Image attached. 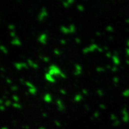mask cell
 Returning <instances> with one entry per match:
<instances>
[{
    "label": "cell",
    "instance_id": "obj_1",
    "mask_svg": "<svg viewBox=\"0 0 129 129\" xmlns=\"http://www.w3.org/2000/svg\"><path fill=\"white\" fill-rule=\"evenodd\" d=\"M47 73L50 74L51 76L55 77L56 79L60 78V79L65 80L67 78V73L63 71L61 67L55 63H53L49 64L48 67V70H47Z\"/></svg>",
    "mask_w": 129,
    "mask_h": 129
},
{
    "label": "cell",
    "instance_id": "obj_2",
    "mask_svg": "<svg viewBox=\"0 0 129 129\" xmlns=\"http://www.w3.org/2000/svg\"><path fill=\"white\" fill-rule=\"evenodd\" d=\"M99 47H100V45L97 42L90 43L88 46H84L83 48H82V54L84 55H87L94 53L97 52Z\"/></svg>",
    "mask_w": 129,
    "mask_h": 129
},
{
    "label": "cell",
    "instance_id": "obj_3",
    "mask_svg": "<svg viewBox=\"0 0 129 129\" xmlns=\"http://www.w3.org/2000/svg\"><path fill=\"white\" fill-rule=\"evenodd\" d=\"M49 17V11L46 6H42L40 9L39 11L36 15V20L39 23L45 22Z\"/></svg>",
    "mask_w": 129,
    "mask_h": 129
},
{
    "label": "cell",
    "instance_id": "obj_4",
    "mask_svg": "<svg viewBox=\"0 0 129 129\" xmlns=\"http://www.w3.org/2000/svg\"><path fill=\"white\" fill-rule=\"evenodd\" d=\"M37 42L42 46H46L49 42V36L47 32H42L37 36Z\"/></svg>",
    "mask_w": 129,
    "mask_h": 129
},
{
    "label": "cell",
    "instance_id": "obj_5",
    "mask_svg": "<svg viewBox=\"0 0 129 129\" xmlns=\"http://www.w3.org/2000/svg\"><path fill=\"white\" fill-rule=\"evenodd\" d=\"M55 104L56 106L57 110L59 112H64V111L67 109L66 104L64 103V101L61 98H57L56 100H55Z\"/></svg>",
    "mask_w": 129,
    "mask_h": 129
},
{
    "label": "cell",
    "instance_id": "obj_6",
    "mask_svg": "<svg viewBox=\"0 0 129 129\" xmlns=\"http://www.w3.org/2000/svg\"><path fill=\"white\" fill-rule=\"evenodd\" d=\"M84 72V68L80 63H75L73 64V75L76 77H80Z\"/></svg>",
    "mask_w": 129,
    "mask_h": 129
},
{
    "label": "cell",
    "instance_id": "obj_7",
    "mask_svg": "<svg viewBox=\"0 0 129 129\" xmlns=\"http://www.w3.org/2000/svg\"><path fill=\"white\" fill-rule=\"evenodd\" d=\"M14 67L15 68L19 71H26L28 70L29 67L26 61H21V62H16L14 63Z\"/></svg>",
    "mask_w": 129,
    "mask_h": 129
},
{
    "label": "cell",
    "instance_id": "obj_8",
    "mask_svg": "<svg viewBox=\"0 0 129 129\" xmlns=\"http://www.w3.org/2000/svg\"><path fill=\"white\" fill-rule=\"evenodd\" d=\"M26 62L27 63L29 68L31 69H33L34 71H38L40 68V65L39 64V63H37L36 61H34L31 58H28Z\"/></svg>",
    "mask_w": 129,
    "mask_h": 129
},
{
    "label": "cell",
    "instance_id": "obj_9",
    "mask_svg": "<svg viewBox=\"0 0 129 129\" xmlns=\"http://www.w3.org/2000/svg\"><path fill=\"white\" fill-rule=\"evenodd\" d=\"M42 100L46 104H51L53 102V95L49 92H45L42 95Z\"/></svg>",
    "mask_w": 129,
    "mask_h": 129
},
{
    "label": "cell",
    "instance_id": "obj_10",
    "mask_svg": "<svg viewBox=\"0 0 129 129\" xmlns=\"http://www.w3.org/2000/svg\"><path fill=\"white\" fill-rule=\"evenodd\" d=\"M44 80L47 83L49 84H55L57 82V79L53 76H51L50 74L47 73V71L44 74Z\"/></svg>",
    "mask_w": 129,
    "mask_h": 129
},
{
    "label": "cell",
    "instance_id": "obj_11",
    "mask_svg": "<svg viewBox=\"0 0 129 129\" xmlns=\"http://www.w3.org/2000/svg\"><path fill=\"white\" fill-rule=\"evenodd\" d=\"M76 2L77 0H63L61 2V5L64 9H69L75 5Z\"/></svg>",
    "mask_w": 129,
    "mask_h": 129
},
{
    "label": "cell",
    "instance_id": "obj_12",
    "mask_svg": "<svg viewBox=\"0 0 129 129\" xmlns=\"http://www.w3.org/2000/svg\"><path fill=\"white\" fill-rule=\"evenodd\" d=\"M84 100V96L80 92L76 93L73 97V100L75 104H80L83 102Z\"/></svg>",
    "mask_w": 129,
    "mask_h": 129
},
{
    "label": "cell",
    "instance_id": "obj_13",
    "mask_svg": "<svg viewBox=\"0 0 129 129\" xmlns=\"http://www.w3.org/2000/svg\"><path fill=\"white\" fill-rule=\"evenodd\" d=\"M59 31L62 34L66 35V36H70L71 33H70L69 28L68 26L66 25H61L59 26Z\"/></svg>",
    "mask_w": 129,
    "mask_h": 129
},
{
    "label": "cell",
    "instance_id": "obj_14",
    "mask_svg": "<svg viewBox=\"0 0 129 129\" xmlns=\"http://www.w3.org/2000/svg\"><path fill=\"white\" fill-rule=\"evenodd\" d=\"M111 61L112 64H113V65H115V66L117 67L118 65L120 64V63H121V60H120V59H119V56L117 55V53H114L113 55L112 58H111Z\"/></svg>",
    "mask_w": 129,
    "mask_h": 129
},
{
    "label": "cell",
    "instance_id": "obj_15",
    "mask_svg": "<svg viewBox=\"0 0 129 129\" xmlns=\"http://www.w3.org/2000/svg\"><path fill=\"white\" fill-rule=\"evenodd\" d=\"M11 44L14 46H16V47H20V46H22V42L17 36V37L15 38H13L11 40Z\"/></svg>",
    "mask_w": 129,
    "mask_h": 129
},
{
    "label": "cell",
    "instance_id": "obj_16",
    "mask_svg": "<svg viewBox=\"0 0 129 129\" xmlns=\"http://www.w3.org/2000/svg\"><path fill=\"white\" fill-rule=\"evenodd\" d=\"M76 9H77V11L78 13H83L86 11V7L83 4H78L76 5Z\"/></svg>",
    "mask_w": 129,
    "mask_h": 129
},
{
    "label": "cell",
    "instance_id": "obj_17",
    "mask_svg": "<svg viewBox=\"0 0 129 129\" xmlns=\"http://www.w3.org/2000/svg\"><path fill=\"white\" fill-rule=\"evenodd\" d=\"M104 30L108 34H113V32H115V28H114L112 24H109L105 25V28H104Z\"/></svg>",
    "mask_w": 129,
    "mask_h": 129
},
{
    "label": "cell",
    "instance_id": "obj_18",
    "mask_svg": "<svg viewBox=\"0 0 129 129\" xmlns=\"http://www.w3.org/2000/svg\"><path fill=\"white\" fill-rule=\"evenodd\" d=\"M107 70L105 69V66L103 67L102 65H99V66H97L95 67V71L98 74H103V73H105Z\"/></svg>",
    "mask_w": 129,
    "mask_h": 129
},
{
    "label": "cell",
    "instance_id": "obj_19",
    "mask_svg": "<svg viewBox=\"0 0 129 129\" xmlns=\"http://www.w3.org/2000/svg\"><path fill=\"white\" fill-rule=\"evenodd\" d=\"M52 53L53 54L55 55V56L57 57H61L63 54V51L60 50V49L57 48H55L54 49L52 50Z\"/></svg>",
    "mask_w": 129,
    "mask_h": 129
},
{
    "label": "cell",
    "instance_id": "obj_20",
    "mask_svg": "<svg viewBox=\"0 0 129 129\" xmlns=\"http://www.w3.org/2000/svg\"><path fill=\"white\" fill-rule=\"evenodd\" d=\"M95 93L96 95H98V97L100 98H102L105 96V91L104 90H102V88H98L96 90H95Z\"/></svg>",
    "mask_w": 129,
    "mask_h": 129
},
{
    "label": "cell",
    "instance_id": "obj_21",
    "mask_svg": "<svg viewBox=\"0 0 129 129\" xmlns=\"http://www.w3.org/2000/svg\"><path fill=\"white\" fill-rule=\"evenodd\" d=\"M12 107L15 108V109H18V110H21L23 108V105L22 104L19 103H15V102H13Z\"/></svg>",
    "mask_w": 129,
    "mask_h": 129
},
{
    "label": "cell",
    "instance_id": "obj_22",
    "mask_svg": "<svg viewBox=\"0 0 129 129\" xmlns=\"http://www.w3.org/2000/svg\"><path fill=\"white\" fill-rule=\"evenodd\" d=\"M101 115H102V113L99 110H95L92 113V117L95 119H98L99 118H100Z\"/></svg>",
    "mask_w": 129,
    "mask_h": 129
},
{
    "label": "cell",
    "instance_id": "obj_23",
    "mask_svg": "<svg viewBox=\"0 0 129 129\" xmlns=\"http://www.w3.org/2000/svg\"><path fill=\"white\" fill-rule=\"evenodd\" d=\"M74 42H75L76 44L78 45V46H80V45H82L83 44L82 40L79 36H75V38H74Z\"/></svg>",
    "mask_w": 129,
    "mask_h": 129
},
{
    "label": "cell",
    "instance_id": "obj_24",
    "mask_svg": "<svg viewBox=\"0 0 129 129\" xmlns=\"http://www.w3.org/2000/svg\"><path fill=\"white\" fill-rule=\"evenodd\" d=\"M98 107L99 109H101L102 111H106L107 109V105H106V104H105V103H100V104H98Z\"/></svg>",
    "mask_w": 129,
    "mask_h": 129
},
{
    "label": "cell",
    "instance_id": "obj_25",
    "mask_svg": "<svg viewBox=\"0 0 129 129\" xmlns=\"http://www.w3.org/2000/svg\"><path fill=\"white\" fill-rule=\"evenodd\" d=\"M0 51L2 53H4V54L7 55L9 53V50L4 45H0Z\"/></svg>",
    "mask_w": 129,
    "mask_h": 129
},
{
    "label": "cell",
    "instance_id": "obj_26",
    "mask_svg": "<svg viewBox=\"0 0 129 129\" xmlns=\"http://www.w3.org/2000/svg\"><path fill=\"white\" fill-rule=\"evenodd\" d=\"M59 92L60 95H62V96H66L68 94V92L67 91L66 89L63 88L59 89Z\"/></svg>",
    "mask_w": 129,
    "mask_h": 129
},
{
    "label": "cell",
    "instance_id": "obj_27",
    "mask_svg": "<svg viewBox=\"0 0 129 129\" xmlns=\"http://www.w3.org/2000/svg\"><path fill=\"white\" fill-rule=\"evenodd\" d=\"M109 119H110V121H111V122H114V121L118 120V117H117V116L115 114L113 113H111L109 114Z\"/></svg>",
    "mask_w": 129,
    "mask_h": 129
},
{
    "label": "cell",
    "instance_id": "obj_28",
    "mask_svg": "<svg viewBox=\"0 0 129 129\" xmlns=\"http://www.w3.org/2000/svg\"><path fill=\"white\" fill-rule=\"evenodd\" d=\"M113 53L112 51H110V50L105 52V57L107 58V59H109V60L111 59V58H112L113 57Z\"/></svg>",
    "mask_w": 129,
    "mask_h": 129
},
{
    "label": "cell",
    "instance_id": "obj_29",
    "mask_svg": "<svg viewBox=\"0 0 129 129\" xmlns=\"http://www.w3.org/2000/svg\"><path fill=\"white\" fill-rule=\"evenodd\" d=\"M80 91H81L80 93H81L84 97L88 96V95H89V93H90V91H89V90H88L87 88H83Z\"/></svg>",
    "mask_w": 129,
    "mask_h": 129
},
{
    "label": "cell",
    "instance_id": "obj_30",
    "mask_svg": "<svg viewBox=\"0 0 129 129\" xmlns=\"http://www.w3.org/2000/svg\"><path fill=\"white\" fill-rule=\"evenodd\" d=\"M12 100L13 102H15V103H19L20 101V97L17 94H14L12 95Z\"/></svg>",
    "mask_w": 129,
    "mask_h": 129
},
{
    "label": "cell",
    "instance_id": "obj_31",
    "mask_svg": "<svg viewBox=\"0 0 129 129\" xmlns=\"http://www.w3.org/2000/svg\"><path fill=\"white\" fill-rule=\"evenodd\" d=\"M59 43L61 46H65L67 44V40L66 38H60V40H59Z\"/></svg>",
    "mask_w": 129,
    "mask_h": 129
},
{
    "label": "cell",
    "instance_id": "obj_32",
    "mask_svg": "<svg viewBox=\"0 0 129 129\" xmlns=\"http://www.w3.org/2000/svg\"><path fill=\"white\" fill-rule=\"evenodd\" d=\"M12 104H13V101L11 100H6L4 102V105L6 107H9L11 106H12Z\"/></svg>",
    "mask_w": 129,
    "mask_h": 129
},
{
    "label": "cell",
    "instance_id": "obj_33",
    "mask_svg": "<svg viewBox=\"0 0 129 129\" xmlns=\"http://www.w3.org/2000/svg\"><path fill=\"white\" fill-rule=\"evenodd\" d=\"M54 124L57 127H61V126H62V123H61V121L59 120V119H55L54 121Z\"/></svg>",
    "mask_w": 129,
    "mask_h": 129
},
{
    "label": "cell",
    "instance_id": "obj_34",
    "mask_svg": "<svg viewBox=\"0 0 129 129\" xmlns=\"http://www.w3.org/2000/svg\"><path fill=\"white\" fill-rule=\"evenodd\" d=\"M111 80H112L113 83L115 85H117V84L119 83V78H118L117 77H116V76H115V77H113L112 79H111Z\"/></svg>",
    "mask_w": 129,
    "mask_h": 129
},
{
    "label": "cell",
    "instance_id": "obj_35",
    "mask_svg": "<svg viewBox=\"0 0 129 129\" xmlns=\"http://www.w3.org/2000/svg\"><path fill=\"white\" fill-rule=\"evenodd\" d=\"M16 26L15 24H9L8 25V29L10 31H15V30Z\"/></svg>",
    "mask_w": 129,
    "mask_h": 129
},
{
    "label": "cell",
    "instance_id": "obj_36",
    "mask_svg": "<svg viewBox=\"0 0 129 129\" xmlns=\"http://www.w3.org/2000/svg\"><path fill=\"white\" fill-rule=\"evenodd\" d=\"M19 88L17 85H13V86H11V90H12V91H13V92H17V91L19 90Z\"/></svg>",
    "mask_w": 129,
    "mask_h": 129
},
{
    "label": "cell",
    "instance_id": "obj_37",
    "mask_svg": "<svg viewBox=\"0 0 129 129\" xmlns=\"http://www.w3.org/2000/svg\"><path fill=\"white\" fill-rule=\"evenodd\" d=\"M10 36L13 38H15L17 37V32L15 30V31H11L10 32V34H9Z\"/></svg>",
    "mask_w": 129,
    "mask_h": 129
},
{
    "label": "cell",
    "instance_id": "obj_38",
    "mask_svg": "<svg viewBox=\"0 0 129 129\" xmlns=\"http://www.w3.org/2000/svg\"><path fill=\"white\" fill-rule=\"evenodd\" d=\"M117 71H118V67H117V66H115V65L113 64L112 67H111V71L113 73H116Z\"/></svg>",
    "mask_w": 129,
    "mask_h": 129
},
{
    "label": "cell",
    "instance_id": "obj_39",
    "mask_svg": "<svg viewBox=\"0 0 129 129\" xmlns=\"http://www.w3.org/2000/svg\"><path fill=\"white\" fill-rule=\"evenodd\" d=\"M5 80H6V82L7 83V84L11 85L13 84V80H12V79H11V78H7Z\"/></svg>",
    "mask_w": 129,
    "mask_h": 129
},
{
    "label": "cell",
    "instance_id": "obj_40",
    "mask_svg": "<svg viewBox=\"0 0 129 129\" xmlns=\"http://www.w3.org/2000/svg\"><path fill=\"white\" fill-rule=\"evenodd\" d=\"M120 123V121H119V119L117 120V121H114V122H112V126H118Z\"/></svg>",
    "mask_w": 129,
    "mask_h": 129
},
{
    "label": "cell",
    "instance_id": "obj_41",
    "mask_svg": "<svg viewBox=\"0 0 129 129\" xmlns=\"http://www.w3.org/2000/svg\"><path fill=\"white\" fill-rule=\"evenodd\" d=\"M5 109H6V107L5 106V105H0V111H5Z\"/></svg>",
    "mask_w": 129,
    "mask_h": 129
},
{
    "label": "cell",
    "instance_id": "obj_42",
    "mask_svg": "<svg viewBox=\"0 0 129 129\" xmlns=\"http://www.w3.org/2000/svg\"><path fill=\"white\" fill-rule=\"evenodd\" d=\"M122 95H124V96H127V95H129V91H128V90H126V91H124L123 93H122Z\"/></svg>",
    "mask_w": 129,
    "mask_h": 129
},
{
    "label": "cell",
    "instance_id": "obj_43",
    "mask_svg": "<svg viewBox=\"0 0 129 129\" xmlns=\"http://www.w3.org/2000/svg\"><path fill=\"white\" fill-rule=\"evenodd\" d=\"M4 100L3 99H0V105H4Z\"/></svg>",
    "mask_w": 129,
    "mask_h": 129
},
{
    "label": "cell",
    "instance_id": "obj_44",
    "mask_svg": "<svg viewBox=\"0 0 129 129\" xmlns=\"http://www.w3.org/2000/svg\"><path fill=\"white\" fill-rule=\"evenodd\" d=\"M38 129H46V128L44 127V126H40V127L38 128Z\"/></svg>",
    "mask_w": 129,
    "mask_h": 129
}]
</instances>
